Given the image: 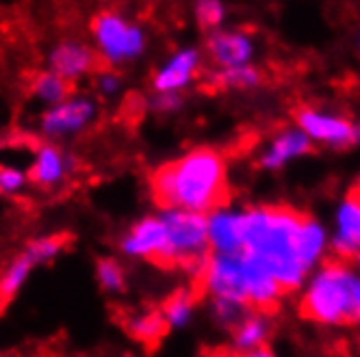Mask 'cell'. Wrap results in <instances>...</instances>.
Masks as SVG:
<instances>
[{
    "mask_svg": "<svg viewBox=\"0 0 360 357\" xmlns=\"http://www.w3.org/2000/svg\"><path fill=\"white\" fill-rule=\"evenodd\" d=\"M300 314L313 323H360V279L339 260L323 264L300 303Z\"/></svg>",
    "mask_w": 360,
    "mask_h": 357,
    "instance_id": "3",
    "label": "cell"
},
{
    "mask_svg": "<svg viewBox=\"0 0 360 357\" xmlns=\"http://www.w3.org/2000/svg\"><path fill=\"white\" fill-rule=\"evenodd\" d=\"M308 221L311 217L285 203L241 213V253L276 279L282 295L300 288L308 271L302 251Z\"/></svg>",
    "mask_w": 360,
    "mask_h": 357,
    "instance_id": "2",
    "label": "cell"
},
{
    "mask_svg": "<svg viewBox=\"0 0 360 357\" xmlns=\"http://www.w3.org/2000/svg\"><path fill=\"white\" fill-rule=\"evenodd\" d=\"M358 264H360V253H358Z\"/></svg>",
    "mask_w": 360,
    "mask_h": 357,
    "instance_id": "32",
    "label": "cell"
},
{
    "mask_svg": "<svg viewBox=\"0 0 360 357\" xmlns=\"http://www.w3.org/2000/svg\"><path fill=\"white\" fill-rule=\"evenodd\" d=\"M293 117L308 139H317L334 147H349L358 141L356 128L343 117L323 115L319 111H313L311 107H297L293 111Z\"/></svg>",
    "mask_w": 360,
    "mask_h": 357,
    "instance_id": "10",
    "label": "cell"
},
{
    "mask_svg": "<svg viewBox=\"0 0 360 357\" xmlns=\"http://www.w3.org/2000/svg\"><path fill=\"white\" fill-rule=\"evenodd\" d=\"M209 55L211 59L221 65L224 69L228 67H241L252 55V43L243 33L237 31H219L209 37Z\"/></svg>",
    "mask_w": 360,
    "mask_h": 357,
    "instance_id": "13",
    "label": "cell"
},
{
    "mask_svg": "<svg viewBox=\"0 0 360 357\" xmlns=\"http://www.w3.org/2000/svg\"><path fill=\"white\" fill-rule=\"evenodd\" d=\"M180 105H183V97H180V93H154V97L150 100V107L157 113H161V115L178 111Z\"/></svg>",
    "mask_w": 360,
    "mask_h": 357,
    "instance_id": "27",
    "label": "cell"
},
{
    "mask_svg": "<svg viewBox=\"0 0 360 357\" xmlns=\"http://www.w3.org/2000/svg\"><path fill=\"white\" fill-rule=\"evenodd\" d=\"M237 357H274V353L265 346L256 349V351H248V353H237Z\"/></svg>",
    "mask_w": 360,
    "mask_h": 357,
    "instance_id": "28",
    "label": "cell"
},
{
    "mask_svg": "<svg viewBox=\"0 0 360 357\" xmlns=\"http://www.w3.org/2000/svg\"><path fill=\"white\" fill-rule=\"evenodd\" d=\"M195 20L202 29H215L224 20V5L215 3V0H202L195 5Z\"/></svg>",
    "mask_w": 360,
    "mask_h": 357,
    "instance_id": "26",
    "label": "cell"
},
{
    "mask_svg": "<svg viewBox=\"0 0 360 357\" xmlns=\"http://www.w3.org/2000/svg\"><path fill=\"white\" fill-rule=\"evenodd\" d=\"M347 195H349L352 199H356V201L360 203V180H358V182H356V184H354V187L349 189V193H347Z\"/></svg>",
    "mask_w": 360,
    "mask_h": 357,
    "instance_id": "29",
    "label": "cell"
},
{
    "mask_svg": "<svg viewBox=\"0 0 360 357\" xmlns=\"http://www.w3.org/2000/svg\"><path fill=\"white\" fill-rule=\"evenodd\" d=\"M215 81L221 87H254L261 83V74H259V69H254L250 65H241V67L221 69L215 76Z\"/></svg>",
    "mask_w": 360,
    "mask_h": 357,
    "instance_id": "23",
    "label": "cell"
},
{
    "mask_svg": "<svg viewBox=\"0 0 360 357\" xmlns=\"http://www.w3.org/2000/svg\"><path fill=\"white\" fill-rule=\"evenodd\" d=\"M100 57L96 55L94 46L81 39H61L48 53V69L61 76L63 81L74 85L87 76H96L100 72Z\"/></svg>",
    "mask_w": 360,
    "mask_h": 357,
    "instance_id": "8",
    "label": "cell"
},
{
    "mask_svg": "<svg viewBox=\"0 0 360 357\" xmlns=\"http://www.w3.org/2000/svg\"><path fill=\"white\" fill-rule=\"evenodd\" d=\"M68 245H70V234H48L29 241L24 245L22 253L33 262V267H44L55 262L68 249Z\"/></svg>",
    "mask_w": 360,
    "mask_h": 357,
    "instance_id": "18",
    "label": "cell"
},
{
    "mask_svg": "<svg viewBox=\"0 0 360 357\" xmlns=\"http://www.w3.org/2000/svg\"><path fill=\"white\" fill-rule=\"evenodd\" d=\"M98 102L87 93H72L61 105L48 107L37 119V133L48 143H61L79 137L98 119Z\"/></svg>",
    "mask_w": 360,
    "mask_h": 357,
    "instance_id": "6",
    "label": "cell"
},
{
    "mask_svg": "<svg viewBox=\"0 0 360 357\" xmlns=\"http://www.w3.org/2000/svg\"><path fill=\"white\" fill-rule=\"evenodd\" d=\"M31 93L39 105H44V109H48L68 100L72 95V85L63 81L61 76H57L55 72L41 69L35 74V79L31 83Z\"/></svg>",
    "mask_w": 360,
    "mask_h": 357,
    "instance_id": "17",
    "label": "cell"
},
{
    "mask_svg": "<svg viewBox=\"0 0 360 357\" xmlns=\"http://www.w3.org/2000/svg\"><path fill=\"white\" fill-rule=\"evenodd\" d=\"M313 145H311V139H308L302 130H289L285 135H280L271 149L263 156L261 165L267 167V169H278L285 165L289 159H295L300 154H306V151H311Z\"/></svg>",
    "mask_w": 360,
    "mask_h": 357,
    "instance_id": "16",
    "label": "cell"
},
{
    "mask_svg": "<svg viewBox=\"0 0 360 357\" xmlns=\"http://www.w3.org/2000/svg\"><path fill=\"white\" fill-rule=\"evenodd\" d=\"M120 251L126 258L146 260L163 269H172L167 229L161 215H148L128 227L126 234L120 238Z\"/></svg>",
    "mask_w": 360,
    "mask_h": 357,
    "instance_id": "7",
    "label": "cell"
},
{
    "mask_svg": "<svg viewBox=\"0 0 360 357\" xmlns=\"http://www.w3.org/2000/svg\"><path fill=\"white\" fill-rule=\"evenodd\" d=\"M230 357H237V355H230Z\"/></svg>",
    "mask_w": 360,
    "mask_h": 357,
    "instance_id": "33",
    "label": "cell"
},
{
    "mask_svg": "<svg viewBox=\"0 0 360 357\" xmlns=\"http://www.w3.org/2000/svg\"><path fill=\"white\" fill-rule=\"evenodd\" d=\"M195 301H198V295L187 288H180L176 292H172L165 303H163V308H161V314L167 323L169 329H178V327H185L191 316H193V308H195Z\"/></svg>",
    "mask_w": 360,
    "mask_h": 357,
    "instance_id": "19",
    "label": "cell"
},
{
    "mask_svg": "<svg viewBox=\"0 0 360 357\" xmlns=\"http://www.w3.org/2000/svg\"><path fill=\"white\" fill-rule=\"evenodd\" d=\"M332 247L339 262L358 258L360 253V203L349 195L339 210V234Z\"/></svg>",
    "mask_w": 360,
    "mask_h": 357,
    "instance_id": "12",
    "label": "cell"
},
{
    "mask_svg": "<svg viewBox=\"0 0 360 357\" xmlns=\"http://www.w3.org/2000/svg\"><path fill=\"white\" fill-rule=\"evenodd\" d=\"M152 201L161 210H183L209 217L230 203L228 167L221 151L195 147L157 167L148 177Z\"/></svg>",
    "mask_w": 360,
    "mask_h": 357,
    "instance_id": "1",
    "label": "cell"
},
{
    "mask_svg": "<svg viewBox=\"0 0 360 357\" xmlns=\"http://www.w3.org/2000/svg\"><path fill=\"white\" fill-rule=\"evenodd\" d=\"M33 262L20 251L18 256L5 267L3 275H0V301H11L29 282L33 273Z\"/></svg>",
    "mask_w": 360,
    "mask_h": 357,
    "instance_id": "20",
    "label": "cell"
},
{
    "mask_svg": "<svg viewBox=\"0 0 360 357\" xmlns=\"http://www.w3.org/2000/svg\"><path fill=\"white\" fill-rule=\"evenodd\" d=\"M79 161H76L70 151H65L59 143L41 141L33 154L31 167L27 171L29 184L50 191L61 187L68 177L76 171Z\"/></svg>",
    "mask_w": 360,
    "mask_h": 357,
    "instance_id": "9",
    "label": "cell"
},
{
    "mask_svg": "<svg viewBox=\"0 0 360 357\" xmlns=\"http://www.w3.org/2000/svg\"><path fill=\"white\" fill-rule=\"evenodd\" d=\"M200 69V53L185 48L174 53L152 76V89L157 93H178L185 89Z\"/></svg>",
    "mask_w": 360,
    "mask_h": 357,
    "instance_id": "11",
    "label": "cell"
},
{
    "mask_svg": "<svg viewBox=\"0 0 360 357\" xmlns=\"http://www.w3.org/2000/svg\"><path fill=\"white\" fill-rule=\"evenodd\" d=\"M29 175L27 171H22L13 165H0V195H18L27 189Z\"/></svg>",
    "mask_w": 360,
    "mask_h": 357,
    "instance_id": "24",
    "label": "cell"
},
{
    "mask_svg": "<svg viewBox=\"0 0 360 357\" xmlns=\"http://www.w3.org/2000/svg\"><path fill=\"white\" fill-rule=\"evenodd\" d=\"M89 33L96 55L111 69L131 65L148 48V35L141 24L115 9L96 13L89 24Z\"/></svg>",
    "mask_w": 360,
    "mask_h": 357,
    "instance_id": "4",
    "label": "cell"
},
{
    "mask_svg": "<svg viewBox=\"0 0 360 357\" xmlns=\"http://www.w3.org/2000/svg\"><path fill=\"white\" fill-rule=\"evenodd\" d=\"M96 282L102 292L122 295L126 290V271L115 258H98L96 260Z\"/></svg>",
    "mask_w": 360,
    "mask_h": 357,
    "instance_id": "22",
    "label": "cell"
},
{
    "mask_svg": "<svg viewBox=\"0 0 360 357\" xmlns=\"http://www.w3.org/2000/svg\"><path fill=\"white\" fill-rule=\"evenodd\" d=\"M122 357H135V355H131V353H126V355H122Z\"/></svg>",
    "mask_w": 360,
    "mask_h": 357,
    "instance_id": "31",
    "label": "cell"
},
{
    "mask_svg": "<svg viewBox=\"0 0 360 357\" xmlns=\"http://www.w3.org/2000/svg\"><path fill=\"white\" fill-rule=\"evenodd\" d=\"M94 87L98 91L100 97H115L122 87H124V81H122V74L117 69H111V67H105L100 69L96 76H94Z\"/></svg>",
    "mask_w": 360,
    "mask_h": 357,
    "instance_id": "25",
    "label": "cell"
},
{
    "mask_svg": "<svg viewBox=\"0 0 360 357\" xmlns=\"http://www.w3.org/2000/svg\"><path fill=\"white\" fill-rule=\"evenodd\" d=\"M3 147H5V141H3V137H0V151H3Z\"/></svg>",
    "mask_w": 360,
    "mask_h": 357,
    "instance_id": "30",
    "label": "cell"
},
{
    "mask_svg": "<svg viewBox=\"0 0 360 357\" xmlns=\"http://www.w3.org/2000/svg\"><path fill=\"white\" fill-rule=\"evenodd\" d=\"M209 243L213 253H241V215L226 210L209 215Z\"/></svg>",
    "mask_w": 360,
    "mask_h": 357,
    "instance_id": "14",
    "label": "cell"
},
{
    "mask_svg": "<svg viewBox=\"0 0 360 357\" xmlns=\"http://www.w3.org/2000/svg\"><path fill=\"white\" fill-rule=\"evenodd\" d=\"M161 219L167 229L172 269L183 267L198 282L213 253L209 243V217L183 210H161Z\"/></svg>",
    "mask_w": 360,
    "mask_h": 357,
    "instance_id": "5",
    "label": "cell"
},
{
    "mask_svg": "<svg viewBox=\"0 0 360 357\" xmlns=\"http://www.w3.org/2000/svg\"><path fill=\"white\" fill-rule=\"evenodd\" d=\"M126 329H128V334H131L135 340H139L141 344H148V346L159 344L165 338L167 331H169L161 310H141V312H135L133 316L126 318Z\"/></svg>",
    "mask_w": 360,
    "mask_h": 357,
    "instance_id": "15",
    "label": "cell"
},
{
    "mask_svg": "<svg viewBox=\"0 0 360 357\" xmlns=\"http://www.w3.org/2000/svg\"><path fill=\"white\" fill-rule=\"evenodd\" d=\"M267 321L263 314H254L245 321H241L237 327H235V349L237 353H248V351H256L261 349L263 340L267 338Z\"/></svg>",
    "mask_w": 360,
    "mask_h": 357,
    "instance_id": "21",
    "label": "cell"
}]
</instances>
